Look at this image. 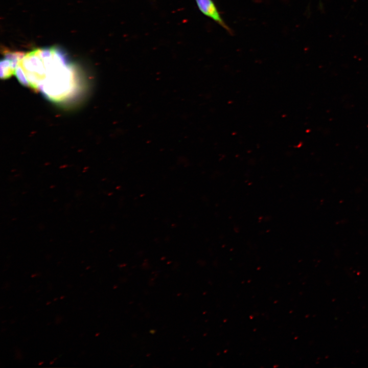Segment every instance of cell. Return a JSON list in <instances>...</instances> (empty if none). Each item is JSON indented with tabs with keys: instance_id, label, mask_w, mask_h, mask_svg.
<instances>
[{
	"instance_id": "6da1fadb",
	"label": "cell",
	"mask_w": 368,
	"mask_h": 368,
	"mask_svg": "<svg viewBox=\"0 0 368 368\" xmlns=\"http://www.w3.org/2000/svg\"><path fill=\"white\" fill-rule=\"evenodd\" d=\"M75 74L65 54L55 47L26 53L15 73L21 83L39 90L54 101L65 100L74 91Z\"/></svg>"
},
{
	"instance_id": "7a4b0ae2",
	"label": "cell",
	"mask_w": 368,
	"mask_h": 368,
	"mask_svg": "<svg viewBox=\"0 0 368 368\" xmlns=\"http://www.w3.org/2000/svg\"><path fill=\"white\" fill-rule=\"evenodd\" d=\"M4 58L1 62V76L6 79L15 73L17 65L25 53L21 52L4 51Z\"/></svg>"
},
{
	"instance_id": "3957f363",
	"label": "cell",
	"mask_w": 368,
	"mask_h": 368,
	"mask_svg": "<svg viewBox=\"0 0 368 368\" xmlns=\"http://www.w3.org/2000/svg\"><path fill=\"white\" fill-rule=\"evenodd\" d=\"M199 10L205 16L210 18L226 30L231 29L224 22L213 0H195Z\"/></svg>"
},
{
	"instance_id": "277c9868",
	"label": "cell",
	"mask_w": 368,
	"mask_h": 368,
	"mask_svg": "<svg viewBox=\"0 0 368 368\" xmlns=\"http://www.w3.org/2000/svg\"><path fill=\"white\" fill-rule=\"evenodd\" d=\"M42 363H43V362H40V363H39V365L42 364Z\"/></svg>"
}]
</instances>
